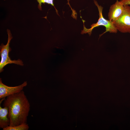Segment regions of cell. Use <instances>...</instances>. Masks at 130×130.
<instances>
[{
    "instance_id": "obj_1",
    "label": "cell",
    "mask_w": 130,
    "mask_h": 130,
    "mask_svg": "<svg viewBox=\"0 0 130 130\" xmlns=\"http://www.w3.org/2000/svg\"><path fill=\"white\" fill-rule=\"evenodd\" d=\"M3 106L8 108L9 126L27 124L30 105L23 90L6 97Z\"/></svg>"
},
{
    "instance_id": "obj_2",
    "label": "cell",
    "mask_w": 130,
    "mask_h": 130,
    "mask_svg": "<svg viewBox=\"0 0 130 130\" xmlns=\"http://www.w3.org/2000/svg\"><path fill=\"white\" fill-rule=\"evenodd\" d=\"M94 2L98 9L99 16V19L96 23L92 24L91 26V27L89 28H87L85 27L84 24V21L82 20L84 24V27L81 33L83 34L88 33L90 36L94 28L100 26H104L105 28V31L99 35V38L107 32H109L110 33H117L118 31L114 26L112 22L109 20L106 19L104 17L102 14L103 7L100 5L96 0H94Z\"/></svg>"
},
{
    "instance_id": "obj_3",
    "label": "cell",
    "mask_w": 130,
    "mask_h": 130,
    "mask_svg": "<svg viewBox=\"0 0 130 130\" xmlns=\"http://www.w3.org/2000/svg\"><path fill=\"white\" fill-rule=\"evenodd\" d=\"M7 32L8 35L7 43L5 45L2 43L0 46V55L1 58L0 62V73L3 71L4 67L9 64H14L21 66L24 65L22 60L19 59L17 60H12L9 57V53L11 50L9 47V44L11 40L13 38V37L9 30L7 29Z\"/></svg>"
},
{
    "instance_id": "obj_4",
    "label": "cell",
    "mask_w": 130,
    "mask_h": 130,
    "mask_svg": "<svg viewBox=\"0 0 130 130\" xmlns=\"http://www.w3.org/2000/svg\"><path fill=\"white\" fill-rule=\"evenodd\" d=\"M124 6V11L122 16L112 23L118 31L130 33V6Z\"/></svg>"
},
{
    "instance_id": "obj_5",
    "label": "cell",
    "mask_w": 130,
    "mask_h": 130,
    "mask_svg": "<svg viewBox=\"0 0 130 130\" xmlns=\"http://www.w3.org/2000/svg\"><path fill=\"white\" fill-rule=\"evenodd\" d=\"M27 85V81L18 86H9L4 84L0 78V99L4 98L19 92L23 90L24 88Z\"/></svg>"
},
{
    "instance_id": "obj_6",
    "label": "cell",
    "mask_w": 130,
    "mask_h": 130,
    "mask_svg": "<svg viewBox=\"0 0 130 130\" xmlns=\"http://www.w3.org/2000/svg\"><path fill=\"white\" fill-rule=\"evenodd\" d=\"M124 9V6L117 0L110 7L108 13L109 20L113 22L118 19L123 14Z\"/></svg>"
},
{
    "instance_id": "obj_7",
    "label": "cell",
    "mask_w": 130,
    "mask_h": 130,
    "mask_svg": "<svg viewBox=\"0 0 130 130\" xmlns=\"http://www.w3.org/2000/svg\"><path fill=\"white\" fill-rule=\"evenodd\" d=\"M10 120L8 116V109L7 107L2 108L0 106V128L2 129L10 125Z\"/></svg>"
},
{
    "instance_id": "obj_8",
    "label": "cell",
    "mask_w": 130,
    "mask_h": 130,
    "mask_svg": "<svg viewBox=\"0 0 130 130\" xmlns=\"http://www.w3.org/2000/svg\"><path fill=\"white\" fill-rule=\"evenodd\" d=\"M29 128L27 124H22L19 125L10 126H9L3 129V130H28Z\"/></svg>"
},
{
    "instance_id": "obj_9",
    "label": "cell",
    "mask_w": 130,
    "mask_h": 130,
    "mask_svg": "<svg viewBox=\"0 0 130 130\" xmlns=\"http://www.w3.org/2000/svg\"><path fill=\"white\" fill-rule=\"evenodd\" d=\"M39 3V4L38 6V8L40 10H42V7L41 5L42 3H47L49 4H50L52 6H53L56 10V12L58 14V12L57 10L54 7V4H53V0H36ZM68 1V4L69 5V6H70V4L69 3V2L70 0H67Z\"/></svg>"
},
{
    "instance_id": "obj_10",
    "label": "cell",
    "mask_w": 130,
    "mask_h": 130,
    "mask_svg": "<svg viewBox=\"0 0 130 130\" xmlns=\"http://www.w3.org/2000/svg\"><path fill=\"white\" fill-rule=\"evenodd\" d=\"M120 1L124 6H130V0H120Z\"/></svg>"
}]
</instances>
